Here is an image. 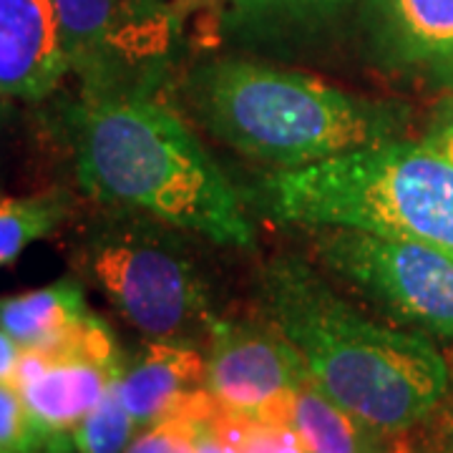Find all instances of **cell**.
<instances>
[{
	"label": "cell",
	"instance_id": "d6986e66",
	"mask_svg": "<svg viewBox=\"0 0 453 453\" xmlns=\"http://www.w3.org/2000/svg\"><path fill=\"white\" fill-rule=\"evenodd\" d=\"M413 431H418V449L411 446L413 453H453V401L443 398Z\"/></svg>",
	"mask_w": 453,
	"mask_h": 453
},
{
	"label": "cell",
	"instance_id": "7402d4cb",
	"mask_svg": "<svg viewBox=\"0 0 453 453\" xmlns=\"http://www.w3.org/2000/svg\"><path fill=\"white\" fill-rule=\"evenodd\" d=\"M217 0H174V18H187L196 13V11H204L211 8Z\"/></svg>",
	"mask_w": 453,
	"mask_h": 453
},
{
	"label": "cell",
	"instance_id": "5b68a950",
	"mask_svg": "<svg viewBox=\"0 0 453 453\" xmlns=\"http://www.w3.org/2000/svg\"><path fill=\"white\" fill-rule=\"evenodd\" d=\"M179 232L142 211L109 207L76 242L79 270L149 340L210 330L207 282Z\"/></svg>",
	"mask_w": 453,
	"mask_h": 453
},
{
	"label": "cell",
	"instance_id": "ba28073f",
	"mask_svg": "<svg viewBox=\"0 0 453 453\" xmlns=\"http://www.w3.org/2000/svg\"><path fill=\"white\" fill-rule=\"evenodd\" d=\"M0 327L20 348L94 357L106 365L124 363L109 325L88 310L81 285L71 277L0 297Z\"/></svg>",
	"mask_w": 453,
	"mask_h": 453
},
{
	"label": "cell",
	"instance_id": "8fae6325",
	"mask_svg": "<svg viewBox=\"0 0 453 453\" xmlns=\"http://www.w3.org/2000/svg\"><path fill=\"white\" fill-rule=\"evenodd\" d=\"M68 71L53 0H0V94L41 101Z\"/></svg>",
	"mask_w": 453,
	"mask_h": 453
},
{
	"label": "cell",
	"instance_id": "cb8c5ba5",
	"mask_svg": "<svg viewBox=\"0 0 453 453\" xmlns=\"http://www.w3.org/2000/svg\"><path fill=\"white\" fill-rule=\"evenodd\" d=\"M449 372H451V386H453V353H451V360H449Z\"/></svg>",
	"mask_w": 453,
	"mask_h": 453
},
{
	"label": "cell",
	"instance_id": "603a6c76",
	"mask_svg": "<svg viewBox=\"0 0 453 453\" xmlns=\"http://www.w3.org/2000/svg\"><path fill=\"white\" fill-rule=\"evenodd\" d=\"M3 94H0V127H3V111H5V104H3Z\"/></svg>",
	"mask_w": 453,
	"mask_h": 453
},
{
	"label": "cell",
	"instance_id": "3957f363",
	"mask_svg": "<svg viewBox=\"0 0 453 453\" xmlns=\"http://www.w3.org/2000/svg\"><path fill=\"white\" fill-rule=\"evenodd\" d=\"M184 96L211 136L277 169L393 142L405 124L395 104L247 58L196 65Z\"/></svg>",
	"mask_w": 453,
	"mask_h": 453
},
{
	"label": "cell",
	"instance_id": "e0dca14e",
	"mask_svg": "<svg viewBox=\"0 0 453 453\" xmlns=\"http://www.w3.org/2000/svg\"><path fill=\"white\" fill-rule=\"evenodd\" d=\"M139 431L113 378L96 408L73 428V443L76 453H127Z\"/></svg>",
	"mask_w": 453,
	"mask_h": 453
},
{
	"label": "cell",
	"instance_id": "6da1fadb",
	"mask_svg": "<svg viewBox=\"0 0 453 453\" xmlns=\"http://www.w3.org/2000/svg\"><path fill=\"white\" fill-rule=\"evenodd\" d=\"M262 300L318 388L390 436H408L449 395V363L428 335L365 318L300 257L267 262Z\"/></svg>",
	"mask_w": 453,
	"mask_h": 453
},
{
	"label": "cell",
	"instance_id": "4fadbf2b",
	"mask_svg": "<svg viewBox=\"0 0 453 453\" xmlns=\"http://www.w3.org/2000/svg\"><path fill=\"white\" fill-rule=\"evenodd\" d=\"M285 428H292L308 453H413L411 438L390 436L345 411L308 378L292 395Z\"/></svg>",
	"mask_w": 453,
	"mask_h": 453
},
{
	"label": "cell",
	"instance_id": "44dd1931",
	"mask_svg": "<svg viewBox=\"0 0 453 453\" xmlns=\"http://www.w3.org/2000/svg\"><path fill=\"white\" fill-rule=\"evenodd\" d=\"M196 453H234V449L219 434V428L214 426V421L207 418L204 428H202V436H199V443H196Z\"/></svg>",
	"mask_w": 453,
	"mask_h": 453
},
{
	"label": "cell",
	"instance_id": "5bb4252c",
	"mask_svg": "<svg viewBox=\"0 0 453 453\" xmlns=\"http://www.w3.org/2000/svg\"><path fill=\"white\" fill-rule=\"evenodd\" d=\"M71 211L73 199L65 189L31 196L0 195V267L16 262L31 242L53 234Z\"/></svg>",
	"mask_w": 453,
	"mask_h": 453
},
{
	"label": "cell",
	"instance_id": "ac0fdd59",
	"mask_svg": "<svg viewBox=\"0 0 453 453\" xmlns=\"http://www.w3.org/2000/svg\"><path fill=\"white\" fill-rule=\"evenodd\" d=\"M204 421L207 418H195V416L162 418L142 428L131 441L127 453H196Z\"/></svg>",
	"mask_w": 453,
	"mask_h": 453
},
{
	"label": "cell",
	"instance_id": "52a82bcc",
	"mask_svg": "<svg viewBox=\"0 0 453 453\" xmlns=\"http://www.w3.org/2000/svg\"><path fill=\"white\" fill-rule=\"evenodd\" d=\"M207 390L219 411L265 426H285L292 395L310 378L300 353L267 323L211 318Z\"/></svg>",
	"mask_w": 453,
	"mask_h": 453
},
{
	"label": "cell",
	"instance_id": "7c38bea8",
	"mask_svg": "<svg viewBox=\"0 0 453 453\" xmlns=\"http://www.w3.org/2000/svg\"><path fill=\"white\" fill-rule=\"evenodd\" d=\"M119 371L121 365H106L94 357L23 348L11 386L35 421L61 434H73L104 398Z\"/></svg>",
	"mask_w": 453,
	"mask_h": 453
},
{
	"label": "cell",
	"instance_id": "ffe728a7",
	"mask_svg": "<svg viewBox=\"0 0 453 453\" xmlns=\"http://www.w3.org/2000/svg\"><path fill=\"white\" fill-rule=\"evenodd\" d=\"M20 353H23V348L0 327V383H13Z\"/></svg>",
	"mask_w": 453,
	"mask_h": 453
},
{
	"label": "cell",
	"instance_id": "9c48e42d",
	"mask_svg": "<svg viewBox=\"0 0 453 453\" xmlns=\"http://www.w3.org/2000/svg\"><path fill=\"white\" fill-rule=\"evenodd\" d=\"M116 388L139 428L169 418H210L217 403L207 390V356L189 340H149L124 357Z\"/></svg>",
	"mask_w": 453,
	"mask_h": 453
},
{
	"label": "cell",
	"instance_id": "30bf717a",
	"mask_svg": "<svg viewBox=\"0 0 453 453\" xmlns=\"http://www.w3.org/2000/svg\"><path fill=\"white\" fill-rule=\"evenodd\" d=\"M380 61L453 88V0H368Z\"/></svg>",
	"mask_w": 453,
	"mask_h": 453
},
{
	"label": "cell",
	"instance_id": "277c9868",
	"mask_svg": "<svg viewBox=\"0 0 453 453\" xmlns=\"http://www.w3.org/2000/svg\"><path fill=\"white\" fill-rule=\"evenodd\" d=\"M255 202L282 225L348 226L453 255V162L428 142L393 139L275 169L257 181Z\"/></svg>",
	"mask_w": 453,
	"mask_h": 453
},
{
	"label": "cell",
	"instance_id": "9a60e30c",
	"mask_svg": "<svg viewBox=\"0 0 453 453\" xmlns=\"http://www.w3.org/2000/svg\"><path fill=\"white\" fill-rule=\"evenodd\" d=\"M237 26L257 33L312 31L338 16L345 0H226Z\"/></svg>",
	"mask_w": 453,
	"mask_h": 453
},
{
	"label": "cell",
	"instance_id": "2e32d148",
	"mask_svg": "<svg viewBox=\"0 0 453 453\" xmlns=\"http://www.w3.org/2000/svg\"><path fill=\"white\" fill-rule=\"evenodd\" d=\"M73 434L38 423L11 383H0V453H73Z\"/></svg>",
	"mask_w": 453,
	"mask_h": 453
},
{
	"label": "cell",
	"instance_id": "8992f818",
	"mask_svg": "<svg viewBox=\"0 0 453 453\" xmlns=\"http://www.w3.org/2000/svg\"><path fill=\"white\" fill-rule=\"evenodd\" d=\"M315 255L390 320L413 333L453 338V255L431 244L348 226H320Z\"/></svg>",
	"mask_w": 453,
	"mask_h": 453
},
{
	"label": "cell",
	"instance_id": "7a4b0ae2",
	"mask_svg": "<svg viewBox=\"0 0 453 453\" xmlns=\"http://www.w3.org/2000/svg\"><path fill=\"white\" fill-rule=\"evenodd\" d=\"M73 172L104 207L142 211L217 244L255 247L229 179L169 106L146 91L86 94L71 109Z\"/></svg>",
	"mask_w": 453,
	"mask_h": 453
}]
</instances>
